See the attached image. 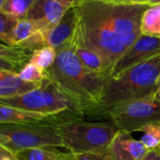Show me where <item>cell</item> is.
Returning <instances> with one entry per match:
<instances>
[{"label": "cell", "instance_id": "1", "mask_svg": "<svg viewBox=\"0 0 160 160\" xmlns=\"http://www.w3.org/2000/svg\"><path fill=\"white\" fill-rule=\"evenodd\" d=\"M74 10L85 43L101 56L110 75L116 62L128 49L116 21L113 3L85 0Z\"/></svg>", "mask_w": 160, "mask_h": 160}, {"label": "cell", "instance_id": "2", "mask_svg": "<svg viewBox=\"0 0 160 160\" xmlns=\"http://www.w3.org/2000/svg\"><path fill=\"white\" fill-rule=\"evenodd\" d=\"M48 79L80 107L85 116L94 109L106 77L91 72L78 59L72 40L57 51L55 63L46 71Z\"/></svg>", "mask_w": 160, "mask_h": 160}, {"label": "cell", "instance_id": "3", "mask_svg": "<svg viewBox=\"0 0 160 160\" xmlns=\"http://www.w3.org/2000/svg\"><path fill=\"white\" fill-rule=\"evenodd\" d=\"M159 75L160 55L109 75L104 81L97 104L90 116L105 118L110 108L122 102L153 94Z\"/></svg>", "mask_w": 160, "mask_h": 160}, {"label": "cell", "instance_id": "4", "mask_svg": "<svg viewBox=\"0 0 160 160\" xmlns=\"http://www.w3.org/2000/svg\"><path fill=\"white\" fill-rule=\"evenodd\" d=\"M58 125L63 148L72 153L105 154L118 132V128L110 120L90 122L83 118L72 117L60 120Z\"/></svg>", "mask_w": 160, "mask_h": 160}, {"label": "cell", "instance_id": "5", "mask_svg": "<svg viewBox=\"0 0 160 160\" xmlns=\"http://www.w3.org/2000/svg\"><path fill=\"white\" fill-rule=\"evenodd\" d=\"M0 104L51 118L85 117L77 103L48 78L43 80L40 88L16 97L0 99Z\"/></svg>", "mask_w": 160, "mask_h": 160}, {"label": "cell", "instance_id": "6", "mask_svg": "<svg viewBox=\"0 0 160 160\" xmlns=\"http://www.w3.org/2000/svg\"><path fill=\"white\" fill-rule=\"evenodd\" d=\"M60 120L62 119L21 124H0V144L14 152L46 146L63 147L58 125Z\"/></svg>", "mask_w": 160, "mask_h": 160}, {"label": "cell", "instance_id": "7", "mask_svg": "<svg viewBox=\"0 0 160 160\" xmlns=\"http://www.w3.org/2000/svg\"><path fill=\"white\" fill-rule=\"evenodd\" d=\"M108 118L120 131L132 134L152 123H160V102L154 93L122 102L110 108Z\"/></svg>", "mask_w": 160, "mask_h": 160}, {"label": "cell", "instance_id": "8", "mask_svg": "<svg viewBox=\"0 0 160 160\" xmlns=\"http://www.w3.org/2000/svg\"><path fill=\"white\" fill-rule=\"evenodd\" d=\"M157 55H160V37L141 35L116 62L110 75L143 63Z\"/></svg>", "mask_w": 160, "mask_h": 160}, {"label": "cell", "instance_id": "9", "mask_svg": "<svg viewBox=\"0 0 160 160\" xmlns=\"http://www.w3.org/2000/svg\"><path fill=\"white\" fill-rule=\"evenodd\" d=\"M70 9L57 0H35L24 18L33 21L40 30L45 32L56 26Z\"/></svg>", "mask_w": 160, "mask_h": 160}, {"label": "cell", "instance_id": "10", "mask_svg": "<svg viewBox=\"0 0 160 160\" xmlns=\"http://www.w3.org/2000/svg\"><path fill=\"white\" fill-rule=\"evenodd\" d=\"M147 151L145 145L130 133L118 130L105 154L108 160H141Z\"/></svg>", "mask_w": 160, "mask_h": 160}, {"label": "cell", "instance_id": "11", "mask_svg": "<svg viewBox=\"0 0 160 160\" xmlns=\"http://www.w3.org/2000/svg\"><path fill=\"white\" fill-rule=\"evenodd\" d=\"M76 26V12L74 8H71L56 26L44 32L46 45L59 50L72 40Z\"/></svg>", "mask_w": 160, "mask_h": 160}, {"label": "cell", "instance_id": "12", "mask_svg": "<svg viewBox=\"0 0 160 160\" xmlns=\"http://www.w3.org/2000/svg\"><path fill=\"white\" fill-rule=\"evenodd\" d=\"M72 44L78 59L85 68L106 78L109 76L101 56L85 43L81 34V30H80V28L78 26V21L74 34L72 36Z\"/></svg>", "mask_w": 160, "mask_h": 160}, {"label": "cell", "instance_id": "13", "mask_svg": "<svg viewBox=\"0 0 160 160\" xmlns=\"http://www.w3.org/2000/svg\"><path fill=\"white\" fill-rule=\"evenodd\" d=\"M42 82L24 81L15 71H0V99L12 98L29 92L42 86Z\"/></svg>", "mask_w": 160, "mask_h": 160}, {"label": "cell", "instance_id": "14", "mask_svg": "<svg viewBox=\"0 0 160 160\" xmlns=\"http://www.w3.org/2000/svg\"><path fill=\"white\" fill-rule=\"evenodd\" d=\"M50 119H64V118L46 117L42 114L24 111L13 107L0 104V124H21V123L46 121Z\"/></svg>", "mask_w": 160, "mask_h": 160}, {"label": "cell", "instance_id": "15", "mask_svg": "<svg viewBox=\"0 0 160 160\" xmlns=\"http://www.w3.org/2000/svg\"><path fill=\"white\" fill-rule=\"evenodd\" d=\"M18 160H69L70 152H61L58 147L46 146L16 152Z\"/></svg>", "mask_w": 160, "mask_h": 160}, {"label": "cell", "instance_id": "16", "mask_svg": "<svg viewBox=\"0 0 160 160\" xmlns=\"http://www.w3.org/2000/svg\"><path fill=\"white\" fill-rule=\"evenodd\" d=\"M32 56V52L19 46V45H8L0 43V58L6 60L15 66V68L22 69L28 64Z\"/></svg>", "mask_w": 160, "mask_h": 160}, {"label": "cell", "instance_id": "17", "mask_svg": "<svg viewBox=\"0 0 160 160\" xmlns=\"http://www.w3.org/2000/svg\"><path fill=\"white\" fill-rule=\"evenodd\" d=\"M141 33L145 36L160 37V4L149 7L143 13Z\"/></svg>", "mask_w": 160, "mask_h": 160}, {"label": "cell", "instance_id": "18", "mask_svg": "<svg viewBox=\"0 0 160 160\" xmlns=\"http://www.w3.org/2000/svg\"><path fill=\"white\" fill-rule=\"evenodd\" d=\"M57 58V50L51 46H43L32 53L29 62L35 64L43 71H47L55 63Z\"/></svg>", "mask_w": 160, "mask_h": 160}, {"label": "cell", "instance_id": "19", "mask_svg": "<svg viewBox=\"0 0 160 160\" xmlns=\"http://www.w3.org/2000/svg\"><path fill=\"white\" fill-rule=\"evenodd\" d=\"M40 29L38 26L33 21L28 20L27 18L19 19L13 32V39H12L13 45L20 44L21 42L30 38L34 33H36Z\"/></svg>", "mask_w": 160, "mask_h": 160}, {"label": "cell", "instance_id": "20", "mask_svg": "<svg viewBox=\"0 0 160 160\" xmlns=\"http://www.w3.org/2000/svg\"><path fill=\"white\" fill-rule=\"evenodd\" d=\"M18 20L9 13L0 12V40L8 45H13V32Z\"/></svg>", "mask_w": 160, "mask_h": 160}, {"label": "cell", "instance_id": "21", "mask_svg": "<svg viewBox=\"0 0 160 160\" xmlns=\"http://www.w3.org/2000/svg\"><path fill=\"white\" fill-rule=\"evenodd\" d=\"M34 2L35 0H7L3 12L21 19L26 16Z\"/></svg>", "mask_w": 160, "mask_h": 160}, {"label": "cell", "instance_id": "22", "mask_svg": "<svg viewBox=\"0 0 160 160\" xmlns=\"http://www.w3.org/2000/svg\"><path fill=\"white\" fill-rule=\"evenodd\" d=\"M18 75L24 81L32 83H40L48 78L46 71L42 70L41 68H39L38 66L31 62L26 64L18 72Z\"/></svg>", "mask_w": 160, "mask_h": 160}, {"label": "cell", "instance_id": "23", "mask_svg": "<svg viewBox=\"0 0 160 160\" xmlns=\"http://www.w3.org/2000/svg\"><path fill=\"white\" fill-rule=\"evenodd\" d=\"M143 133L140 141L150 150L160 145V123H152L140 129Z\"/></svg>", "mask_w": 160, "mask_h": 160}, {"label": "cell", "instance_id": "24", "mask_svg": "<svg viewBox=\"0 0 160 160\" xmlns=\"http://www.w3.org/2000/svg\"><path fill=\"white\" fill-rule=\"evenodd\" d=\"M69 160H108L106 154L96 152H70Z\"/></svg>", "mask_w": 160, "mask_h": 160}, {"label": "cell", "instance_id": "25", "mask_svg": "<svg viewBox=\"0 0 160 160\" xmlns=\"http://www.w3.org/2000/svg\"><path fill=\"white\" fill-rule=\"evenodd\" d=\"M0 160H18L16 152L0 144Z\"/></svg>", "mask_w": 160, "mask_h": 160}, {"label": "cell", "instance_id": "26", "mask_svg": "<svg viewBox=\"0 0 160 160\" xmlns=\"http://www.w3.org/2000/svg\"><path fill=\"white\" fill-rule=\"evenodd\" d=\"M141 160H160V145L148 150Z\"/></svg>", "mask_w": 160, "mask_h": 160}, {"label": "cell", "instance_id": "27", "mask_svg": "<svg viewBox=\"0 0 160 160\" xmlns=\"http://www.w3.org/2000/svg\"><path fill=\"white\" fill-rule=\"evenodd\" d=\"M58 2L64 4L66 6H69L71 8H74L78 5H80L81 3H83L85 0H57Z\"/></svg>", "mask_w": 160, "mask_h": 160}, {"label": "cell", "instance_id": "28", "mask_svg": "<svg viewBox=\"0 0 160 160\" xmlns=\"http://www.w3.org/2000/svg\"><path fill=\"white\" fill-rule=\"evenodd\" d=\"M131 3L140 4V5H146V6H154L160 4V0H133Z\"/></svg>", "mask_w": 160, "mask_h": 160}, {"label": "cell", "instance_id": "29", "mask_svg": "<svg viewBox=\"0 0 160 160\" xmlns=\"http://www.w3.org/2000/svg\"><path fill=\"white\" fill-rule=\"evenodd\" d=\"M2 70H9V71H17V69L15 68V66H13L12 64H11L10 62L3 60L0 58V71Z\"/></svg>", "mask_w": 160, "mask_h": 160}, {"label": "cell", "instance_id": "30", "mask_svg": "<svg viewBox=\"0 0 160 160\" xmlns=\"http://www.w3.org/2000/svg\"><path fill=\"white\" fill-rule=\"evenodd\" d=\"M154 96H155L156 100H158L160 102V75H159V77L157 79V82H156V89H155Z\"/></svg>", "mask_w": 160, "mask_h": 160}, {"label": "cell", "instance_id": "31", "mask_svg": "<svg viewBox=\"0 0 160 160\" xmlns=\"http://www.w3.org/2000/svg\"><path fill=\"white\" fill-rule=\"evenodd\" d=\"M105 1L111 2V3H128V2H132L133 0H105Z\"/></svg>", "mask_w": 160, "mask_h": 160}, {"label": "cell", "instance_id": "32", "mask_svg": "<svg viewBox=\"0 0 160 160\" xmlns=\"http://www.w3.org/2000/svg\"><path fill=\"white\" fill-rule=\"evenodd\" d=\"M6 2H7V0H0V12H3Z\"/></svg>", "mask_w": 160, "mask_h": 160}]
</instances>
